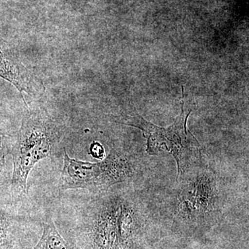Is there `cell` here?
I'll return each mask as SVG.
<instances>
[{"mask_svg": "<svg viewBox=\"0 0 249 249\" xmlns=\"http://www.w3.org/2000/svg\"><path fill=\"white\" fill-rule=\"evenodd\" d=\"M61 134L49 116L30 111L23 118L18 140L13 149L12 186L22 196L29 193L27 180L34 166L50 157Z\"/></svg>", "mask_w": 249, "mask_h": 249, "instance_id": "obj_1", "label": "cell"}, {"mask_svg": "<svg viewBox=\"0 0 249 249\" xmlns=\"http://www.w3.org/2000/svg\"><path fill=\"white\" fill-rule=\"evenodd\" d=\"M132 173L131 162L120 152L111 150L101 161L91 163L71 158L65 150L60 186L62 191H103L125 181Z\"/></svg>", "mask_w": 249, "mask_h": 249, "instance_id": "obj_2", "label": "cell"}, {"mask_svg": "<svg viewBox=\"0 0 249 249\" xmlns=\"http://www.w3.org/2000/svg\"><path fill=\"white\" fill-rule=\"evenodd\" d=\"M181 109L175 123L166 128L155 125L141 116L137 124H132L143 132L149 154L158 155L164 151L173 156L178 164V176L199 152V142L187 128V119L191 111L185 110L183 103Z\"/></svg>", "mask_w": 249, "mask_h": 249, "instance_id": "obj_3", "label": "cell"}, {"mask_svg": "<svg viewBox=\"0 0 249 249\" xmlns=\"http://www.w3.org/2000/svg\"><path fill=\"white\" fill-rule=\"evenodd\" d=\"M122 199L119 196L107 199L90 218L87 235L91 249H121L119 218Z\"/></svg>", "mask_w": 249, "mask_h": 249, "instance_id": "obj_4", "label": "cell"}, {"mask_svg": "<svg viewBox=\"0 0 249 249\" xmlns=\"http://www.w3.org/2000/svg\"><path fill=\"white\" fill-rule=\"evenodd\" d=\"M0 78L14 85L24 100V93L30 96L40 94L45 90L40 80L34 76L21 62L5 55L0 50Z\"/></svg>", "mask_w": 249, "mask_h": 249, "instance_id": "obj_5", "label": "cell"}, {"mask_svg": "<svg viewBox=\"0 0 249 249\" xmlns=\"http://www.w3.org/2000/svg\"><path fill=\"white\" fill-rule=\"evenodd\" d=\"M213 186L208 177L201 176L189 183L183 190L181 196V209L183 213L192 215L204 213L212 209L213 200Z\"/></svg>", "mask_w": 249, "mask_h": 249, "instance_id": "obj_6", "label": "cell"}, {"mask_svg": "<svg viewBox=\"0 0 249 249\" xmlns=\"http://www.w3.org/2000/svg\"><path fill=\"white\" fill-rule=\"evenodd\" d=\"M33 249H74L60 235L52 219L43 224V232L40 240Z\"/></svg>", "mask_w": 249, "mask_h": 249, "instance_id": "obj_7", "label": "cell"}, {"mask_svg": "<svg viewBox=\"0 0 249 249\" xmlns=\"http://www.w3.org/2000/svg\"><path fill=\"white\" fill-rule=\"evenodd\" d=\"M10 226L11 221L7 214L0 213V249L9 248Z\"/></svg>", "mask_w": 249, "mask_h": 249, "instance_id": "obj_8", "label": "cell"}, {"mask_svg": "<svg viewBox=\"0 0 249 249\" xmlns=\"http://www.w3.org/2000/svg\"><path fill=\"white\" fill-rule=\"evenodd\" d=\"M89 153L96 160H103L106 157L104 147L98 142H93L90 144Z\"/></svg>", "mask_w": 249, "mask_h": 249, "instance_id": "obj_9", "label": "cell"}, {"mask_svg": "<svg viewBox=\"0 0 249 249\" xmlns=\"http://www.w3.org/2000/svg\"><path fill=\"white\" fill-rule=\"evenodd\" d=\"M4 138L2 132L0 131V172L5 163Z\"/></svg>", "mask_w": 249, "mask_h": 249, "instance_id": "obj_10", "label": "cell"}]
</instances>
